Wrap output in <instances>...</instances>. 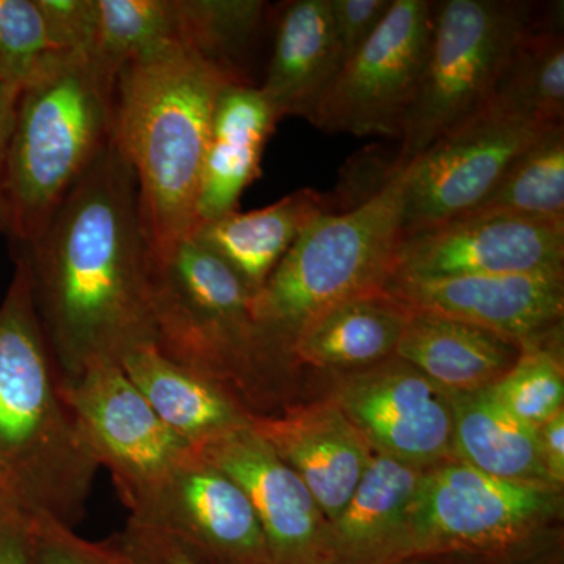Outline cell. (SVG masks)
<instances>
[{
  "mask_svg": "<svg viewBox=\"0 0 564 564\" xmlns=\"http://www.w3.org/2000/svg\"><path fill=\"white\" fill-rule=\"evenodd\" d=\"M52 43L39 0H0V76L18 91L50 58Z\"/></svg>",
  "mask_w": 564,
  "mask_h": 564,
  "instance_id": "31",
  "label": "cell"
},
{
  "mask_svg": "<svg viewBox=\"0 0 564 564\" xmlns=\"http://www.w3.org/2000/svg\"><path fill=\"white\" fill-rule=\"evenodd\" d=\"M154 347L166 359L231 393L254 391L280 362L263 344L251 315V293L217 256L192 239L151 258Z\"/></svg>",
  "mask_w": 564,
  "mask_h": 564,
  "instance_id": "6",
  "label": "cell"
},
{
  "mask_svg": "<svg viewBox=\"0 0 564 564\" xmlns=\"http://www.w3.org/2000/svg\"><path fill=\"white\" fill-rule=\"evenodd\" d=\"M555 332L521 345V356L514 366L488 388L505 410L529 425H543L563 411L562 361L547 347V339Z\"/></svg>",
  "mask_w": 564,
  "mask_h": 564,
  "instance_id": "30",
  "label": "cell"
},
{
  "mask_svg": "<svg viewBox=\"0 0 564 564\" xmlns=\"http://www.w3.org/2000/svg\"><path fill=\"white\" fill-rule=\"evenodd\" d=\"M551 126L492 99L434 140L404 166L403 237L477 209L508 165Z\"/></svg>",
  "mask_w": 564,
  "mask_h": 564,
  "instance_id": "10",
  "label": "cell"
},
{
  "mask_svg": "<svg viewBox=\"0 0 564 564\" xmlns=\"http://www.w3.org/2000/svg\"><path fill=\"white\" fill-rule=\"evenodd\" d=\"M434 18L436 3L430 0H392L307 121L328 133L402 139L429 61Z\"/></svg>",
  "mask_w": 564,
  "mask_h": 564,
  "instance_id": "8",
  "label": "cell"
},
{
  "mask_svg": "<svg viewBox=\"0 0 564 564\" xmlns=\"http://www.w3.org/2000/svg\"><path fill=\"white\" fill-rule=\"evenodd\" d=\"M113 541L131 564H198L166 534L131 518Z\"/></svg>",
  "mask_w": 564,
  "mask_h": 564,
  "instance_id": "35",
  "label": "cell"
},
{
  "mask_svg": "<svg viewBox=\"0 0 564 564\" xmlns=\"http://www.w3.org/2000/svg\"><path fill=\"white\" fill-rule=\"evenodd\" d=\"M389 359L344 380L333 400L373 452L417 469L433 466L452 452L451 393Z\"/></svg>",
  "mask_w": 564,
  "mask_h": 564,
  "instance_id": "15",
  "label": "cell"
},
{
  "mask_svg": "<svg viewBox=\"0 0 564 564\" xmlns=\"http://www.w3.org/2000/svg\"><path fill=\"white\" fill-rule=\"evenodd\" d=\"M496 101L544 124L564 118V36L558 25H534L516 47L494 93Z\"/></svg>",
  "mask_w": 564,
  "mask_h": 564,
  "instance_id": "27",
  "label": "cell"
},
{
  "mask_svg": "<svg viewBox=\"0 0 564 564\" xmlns=\"http://www.w3.org/2000/svg\"><path fill=\"white\" fill-rule=\"evenodd\" d=\"M14 263L0 304V502L76 529L101 466L65 399L28 269Z\"/></svg>",
  "mask_w": 564,
  "mask_h": 564,
  "instance_id": "2",
  "label": "cell"
},
{
  "mask_svg": "<svg viewBox=\"0 0 564 564\" xmlns=\"http://www.w3.org/2000/svg\"><path fill=\"white\" fill-rule=\"evenodd\" d=\"M33 564H131L111 540L93 543L47 516L31 519Z\"/></svg>",
  "mask_w": 564,
  "mask_h": 564,
  "instance_id": "32",
  "label": "cell"
},
{
  "mask_svg": "<svg viewBox=\"0 0 564 564\" xmlns=\"http://www.w3.org/2000/svg\"><path fill=\"white\" fill-rule=\"evenodd\" d=\"M229 84L184 44L132 62L118 76L113 143L135 174L151 258L174 250L198 223L212 117Z\"/></svg>",
  "mask_w": 564,
  "mask_h": 564,
  "instance_id": "3",
  "label": "cell"
},
{
  "mask_svg": "<svg viewBox=\"0 0 564 564\" xmlns=\"http://www.w3.org/2000/svg\"><path fill=\"white\" fill-rule=\"evenodd\" d=\"M63 392L126 507L192 452L159 419L120 364H96L63 383Z\"/></svg>",
  "mask_w": 564,
  "mask_h": 564,
  "instance_id": "13",
  "label": "cell"
},
{
  "mask_svg": "<svg viewBox=\"0 0 564 564\" xmlns=\"http://www.w3.org/2000/svg\"><path fill=\"white\" fill-rule=\"evenodd\" d=\"M404 166L355 206L315 218L251 296L263 344L281 362L315 315L348 296L384 288L403 240Z\"/></svg>",
  "mask_w": 564,
  "mask_h": 564,
  "instance_id": "5",
  "label": "cell"
},
{
  "mask_svg": "<svg viewBox=\"0 0 564 564\" xmlns=\"http://www.w3.org/2000/svg\"><path fill=\"white\" fill-rule=\"evenodd\" d=\"M451 393L452 452L494 477L549 486L538 426L516 417L489 393L488 388Z\"/></svg>",
  "mask_w": 564,
  "mask_h": 564,
  "instance_id": "25",
  "label": "cell"
},
{
  "mask_svg": "<svg viewBox=\"0 0 564 564\" xmlns=\"http://www.w3.org/2000/svg\"><path fill=\"white\" fill-rule=\"evenodd\" d=\"M181 44L232 84L256 85L251 66L270 6L262 0H177Z\"/></svg>",
  "mask_w": 564,
  "mask_h": 564,
  "instance_id": "26",
  "label": "cell"
},
{
  "mask_svg": "<svg viewBox=\"0 0 564 564\" xmlns=\"http://www.w3.org/2000/svg\"><path fill=\"white\" fill-rule=\"evenodd\" d=\"M181 44L177 0H98L90 61L118 79L132 62Z\"/></svg>",
  "mask_w": 564,
  "mask_h": 564,
  "instance_id": "28",
  "label": "cell"
},
{
  "mask_svg": "<svg viewBox=\"0 0 564 564\" xmlns=\"http://www.w3.org/2000/svg\"><path fill=\"white\" fill-rule=\"evenodd\" d=\"M521 345L474 323L413 310L395 356L448 392L486 389L521 356Z\"/></svg>",
  "mask_w": 564,
  "mask_h": 564,
  "instance_id": "21",
  "label": "cell"
},
{
  "mask_svg": "<svg viewBox=\"0 0 564 564\" xmlns=\"http://www.w3.org/2000/svg\"><path fill=\"white\" fill-rule=\"evenodd\" d=\"M541 455L545 473L552 485H562L564 480V413L560 411L543 425L538 426Z\"/></svg>",
  "mask_w": 564,
  "mask_h": 564,
  "instance_id": "37",
  "label": "cell"
},
{
  "mask_svg": "<svg viewBox=\"0 0 564 564\" xmlns=\"http://www.w3.org/2000/svg\"><path fill=\"white\" fill-rule=\"evenodd\" d=\"M422 469L373 452L361 481L328 525L334 564H383L400 556L408 505Z\"/></svg>",
  "mask_w": 564,
  "mask_h": 564,
  "instance_id": "24",
  "label": "cell"
},
{
  "mask_svg": "<svg viewBox=\"0 0 564 564\" xmlns=\"http://www.w3.org/2000/svg\"><path fill=\"white\" fill-rule=\"evenodd\" d=\"M251 429L295 470L328 525L339 518L372 458V447L334 400L252 415Z\"/></svg>",
  "mask_w": 564,
  "mask_h": 564,
  "instance_id": "17",
  "label": "cell"
},
{
  "mask_svg": "<svg viewBox=\"0 0 564 564\" xmlns=\"http://www.w3.org/2000/svg\"><path fill=\"white\" fill-rule=\"evenodd\" d=\"M339 209L333 195L302 188L263 209L234 210L198 223L188 239L225 262L252 296L306 226L321 215Z\"/></svg>",
  "mask_w": 564,
  "mask_h": 564,
  "instance_id": "20",
  "label": "cell"
},
{
  "mask_svg": "<svg viewBox=\"0 0 564 564\" xmlns=\"http://www.w3.org/2000/svg\"><path fill=\"white\" fill-rule=\"evenodd\" d=\"M128 508L198 564H272L248 497L193 448Z\"/></svg>",
  "mask_w": 564,
  "mask_h": 564,
  "instance_id": "12",
  "label": "cell"
},
{
  "mask_svg": "<svg viewBox=\"0 0 564 564\" xmlns=\"http://www.w3.org/2000/svg\"><path fill=\"white\" fill-rule=\"evenodd\" d=\"M564 220L474 209L404 236L391 280L563 272Z\"/></svg>",
  "mask_w": 564,
  "mask_h": 564,
  "instance_id": "11",
  "label": "cell"
},
{
  "mask_svg": "<svg viewBox=\"0 0 564 564\" xmlns=\"http://www.w3.org/2000/svg\"><path fill=\"white\" fill-rule=\"evenodd\" d=\"M477 209L564 220V128L551 126L505 170Z\"/></svg>",
  "mask_w": 564,
  "mask_h": 564,
  "instance_id": "29",
  "label": "cell"
},
{
  "mask_svg": "<svg viewBox=\"0 0 564 564\" xmlns=\"http://www.w3.org/2000/svg\"><path fill=\"white\" fill-rule=\"evenodd\" d=\"M117 80L84 55L57 54L22 85L2 174V229L14 250L46 228L113 140Z\"/></svg>",
  "mask_w": 564,
  "mask_h": 564,
  "instance_id": "4",
  "label": "cell"
},
{
  "mask_svg": "<svg viewBox=\"0 0 564 564\" xmlns=\"http://www.w3.org/2000/svg\"><path fill=\"white\" fill-rule=\"evenodd\" d=\"M392 0H329V11L343 66L350 61L391 9Z\"/></svg>",
  "mask_w": 564,
  "mask_h": 564,
  "instance_id": "34",
  "label": "cell"
},
{
  "mask_svg": "<svg viewBox=\"0 0 564 564\" xmlns=\"http://www.w3.org/2000/svg\"><path fill=\"white\" fill-rule=\"evenodd\" d=\"M0 564H33L31 518L0 502Z\"/></svg>",
  "mask_w": 564,
  "mask_h": 564,
  "instance_id": "36",
  "label": "cell"
},
{
  "mask_svg": "<svg viewBox=\"0 0 564 564\" xmlns=\"http://www.w3.org/2000/svg\"><path fill=\"white\" fill-rule=\"evenodd\" d=\"M273 11V50L258 88L281 120H310L343 68L329 0H292Z\"/></svg>",
  "mask_w": 564,
  "mask_h": 564,
  "instance_id": "18",
  "label": "cell"
},
{
  "mask_svg": "<svg viewBox=\"0 0 564 564\" xmlns=\"http://www.w3.org/2000/svg\"><path fill=\"white\" fill-rule=\"evenodd\" d=\"M120 366L159 419L192 448L248 425L256 415L234 393L170 361L154 345L128 352Z\"/></svg>",
  "mask_w": 564,
  "mask_h": 564,
  "instance_id": "23",
  "label": "cell"
},
{
  "mask_svg": "<svg viewBox=\"0 0 564 564\" xmlns=\"http://www.w3.org/2000/svg\"><path fill=\"white\" fill-rule=\"evenodd\" d=\"M193 451L248 497L272 564H334L328 522L313 494L251 429V422Z\"/></svg>",
  "mask_w": 564,
  "mask_h": 564,
  "instance_id": "14",
  "label": "cell"
},
{
  "mask_svg": "<svg viewBox=\"0 0 564 564\" xmlns=\"http://www.w3.org/2000/svg\"><path fill=\"white\" fill-rule=\"evenodd\" d=\"M549 486L505 480L469 464L422 473L408 505L400 556L507 547L532 532L555 507Z\"/></svg>",
  "mask_w": 564,
  "mask_h": 564,
  "instance_id": "9",
  "label": "cell"
},
{
  "mask_svg": "<svg viewBox=\"0 0 564 564\" xmlns=\"http://www.w3.org/2000/svg\"><path fill=\"white\" fill-rule=\"evenodd\" d=\"M564 272L488 274L444 280H389L384 291L411 310L474 323L519 345L558 329Z\"/></svg>",
  "mask_w": 564,
  "mask_h": 564,
  "instance_id": "16",
  "label": "cell"
},
{
  "mask_svg": "<svg viewBox=\"0 0 564 564\" xmlns=\"http://www.w3.org/2000/svg\"><path fill=\"white\" fill-rule=\"evenodd\" d=\"M14 258L28 269L63 383L154 345L151 252L139 191L113 140Z\"/></svg>",
  "mask_w": 564,
  "mask_h": 564,
  "instance_id": "1",
  "label": "cell"
},
{
  "mask_svg": "<svg viewBox=\"0 0 564 564\" xmlns=\"http://www.w3.org/2000/svg\"><path fill=\"white\" fill-rule=\"evenodd\" d=\"M52 43L65 54L90 57L98 28V0H39Z\"/></svg>",
  "mask_w": 564,
  "mask_h": 564,
  "instance_id": "33",
  "label": "cell"
},
{
  "mask_svg": "<svg viewBox=\"0 0 564 564\" xmlns=\"http://www.w3.org/2000/svg\"><path fill=\"white\" fill-rule=\"evenodd\" d=\"M18 91L13 85L0 76V229H2V174L6 162L7 144L13 122L14 106H17Z\"/></svg>",
  "mask_w": 564,
  "mask_h": 564,
  "instance_id": "38",
  "label": "cell"
},
{
  "mask_svg": "<svg viewBox=\"0 0 564 564\" xmlns=\"http://www.w3.org/2000/svg\"><path fill=\"white\" fill-rule=\"evenodd\" d=\"M536 11L534 3L522 0L436 3L429 61L395 162L406 165L492 101L516 47L543 21Z\"/></svg>",
  "mask_w": 564,
  "mask_h": 564,
  "instance_id": "7",
  "label": "cell"
},
{
  "mask_svg": "<svg viewBox=\"0 0 564 564\" xmlns=\"http://www.w3.org/2000/svg\"><path fill=\"white\" fill-rule=\"evenodd\" d=\"M411 313L384 288L348 296L300 329L292 361L318 369H361L383 362L395 356Z\"/></svg>",
  "mask_w": 564,
  "mask_h": 564,
  "instance_id": "22",
  "label": "cell"
},
{
  "mask_svg": "<svg viewBox=\"0 0 564 564\" xmlns=\"http://www.w3.org/2000/svg\"><path fill=\"white\" fill-rule=\"evenodd\" d=\"M280 121L258 85L223 88L204 158L198 223L237 210L243 192L261 177L263 150Z\"/></svg>",
  "mask_w": 564,
  "mask_h": 564,
  "instance_id": "19",
  "label": "cell"
}]
</instances>
